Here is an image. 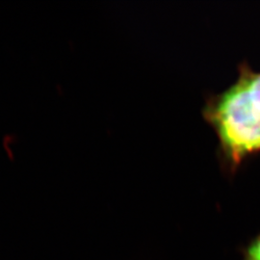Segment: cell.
<instances>
[{"instance_id": "1", "label": "cell", "mask_w": 260, "mask_h": 260, "mask_svg": "<svg viewBox=\"0 0 260 260\" xmlns=\"http://www.w3.org/2000/svg\"><path fill=\"white\" fill-rule=\"evenodd\" d=\"M204 116L213 126L223 156L233 167L260 151V114L252 107L239 80L208 100Z\"/></svg>"}, {"instance_id": "2", "label": "cell", "mask_w": 260, "mask_h": 260, "mask_svg": "<svg viewBox=\"0 0 260 260\" xmlns=\"http://www.w3.org/2000/svg\"><path fill=\"white\" fill-rule=\"evenodd\" d=\"M238 80L243 84L252 107L260 114V73H255L246 63L239 68Z\"/></svg>"}, {"instance_id": "3", "label": "cell", "mask_w": 260, "mask_h": 260, "mask_svg": "<svg viewBox=\"0 0 260 260\" xmlns=\"http://www.w3.org/2000/svg\"><path fill=\"white\" fill-rule=\"evenodd\" d=\"M243 260H260V233L240 249Z\"/></svg>"}]
</instances>
